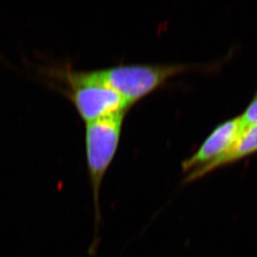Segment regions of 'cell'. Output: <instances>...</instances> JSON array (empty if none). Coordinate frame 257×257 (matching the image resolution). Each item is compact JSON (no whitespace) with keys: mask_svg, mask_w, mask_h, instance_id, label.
Returning <instances> with one entry per match:
<instances>
[{"mask_svg":"<svg viewBox=\"0 0 257 257\" xmlns=\"http://www.w3.org/2000/svg\"><path fill=\"white\" fill-rule=\"evenodd\" d=\"M126 112H121L86 123L84 135L86 162L94 210V233L88 248V254L91 257L96 255L99 245V228L102 221L100 192L102 181L118 148Z\"/></svg>","mask_w":257,"mask_h":257,"instance_id":"cell-1","label":"cell"},{"mask_svg":"<svg viewBox=\"0 0 257 257\" xmlns=\"http://www.w3.org/2000/svg\"><path fill=\"white\" fill-rule=\"evenodd\" d=\"M49 73L63 81V92L85 123L127 112L133 106L114 90L92 80L86 71L56 68Z\"/></svg>","mask_w":257,"mask_h":257,"instance_id":"cell-2","label":"cell"},{"mask_svg":"<svg viewBox=\"0 0 257 257\" xmlns=\"http://www.w3.org/2000/svg\"><path fill=\"white\" fill-rule=\"evenodd\" d=\"M191 70L187 65H120L87 71L96 83L114 90L127 102H135L174 76Z\"/></svg>","mask_w":257,"mask_h":257,"instance_id":"cell-3","label":"cell"},{"mask_svg":"<svg viewBox=\"0 0 257 257\" xmlns=\"http://www.w3.org/2000/svg\"><path fill=\"white\" fill-rule=\"evenodd\" d=\"M242 129L240 116L220 124L203 142L199 149L183 161L182 170L192 172L221 157L236 140Z\"/></svg>","mask_w":257,"mask_h":257,"instance_id":"cell-4","label":"cell"},{"mask_svg":"<svg viewBox=\"0 0 257 257\" xmlns=\"http://www.w3.org/2000/svg\"><path fill=\"white\" fill-rule=\"evenodd\" d=\"M255 153H257V125L243 127L236 140L226 153L208 164L190 172L184 182H192L215 169L241 160Z\"/></svg>","mask_w":257,"mask_h":257,"instance_id":"cell-5","label":"cell"},{"mask_svg":"<svg viewBox=\"0 0 257 257\" xmlns=\"http://www.w3.org/2000/svg\"><path fill=\"white\" fill-rule=\"evenodd\" d=\"M240 118L242 127L257 125V93Z\"/></svg>","mask_w":257,"mask_h":257,"instance_id":"cell-6","label":"cell"}]
</instances>
